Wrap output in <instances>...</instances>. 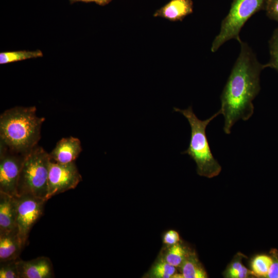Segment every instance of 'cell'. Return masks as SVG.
Instances as JSON below:
<instances>
[{"instance_id": "1", "label": "cell", "mask_w": 278, "mask_h": 278, "mask_svg": "<svg viewBox=\"0 0 278 278\" xmlns=\"http://www.w3.org/2000/svg\"><path fill=\"white\" fill-rule=\"evenodd\" d=\"M238 56L220 95L219 110L224 117L223 131L231 133L239 120H248L254 112L253 101L260 90V75L266 67L248 43L241 40Z\"/></svg>"}, {"instance_id": "2", "label": "cell", "mask_w": 278, "mask_h": 278, "mask_svg": "<svg viewBox=\"0 0 278 278\" xmlns=\"http://www.w3.org/2000/svg\"><path fill=\"white\" fill-rule=\"evenodd\" d=\"M35 107H15L0 116L1 142L10 150L26 155L40 138L44 117H38Z\"/></svg>"}, {"instance_id": "3", "label": "cell", "mask_w": 278, "mask_h": 278, "mask_svg": "<svg viewBox=\"0 0 278 278\" xmlns=\"http://www.w3.org/2000/svg\"><path fill=\"white\" fill-rule=\"evenodd\" d=\"M175 112L181 113L188 120L190 127V137L188 147L181 152L187 154L196 163L197 172L200 176L212 178L218 176L221 167L212 152L206 134L210 123L220 114L219 110L205 120L198 118L192 106L186 109L174 107Z\"/></svg>"}, {"instance_id": "4", "label": "cell", "mask_w": 278, "mask_h": 278, "mask_svg": "<svg viewBox=\"0 0 278 278\" xmlns=\"http://www.w3.org/2000/svg\"><path fill=\"white\" fill-rule=\"evenodd\" d=\"M50 161L49 153L38 145L25 155L18 182V196L31 195L47 201Z\"/></svg>"}, {"instance_id": "5", "label": "cell", "mask_w": 278, "mask_h": 278, "mask_svg": "<svg viewBox=\"0 0 278 278\" xmlns=\"http://www.w3.org/2000/svg\"><path fill=\"white\" fill-rule=\"evenodd\" d=\"M267 0H233L231 8L221 22L219 32L212 43L216 52L224 43L234 39L241 41L240 32L247 21L255 13L265 9Z\"/></svg>"}, {"instance_id": "6", "label": "cell", "mask_w": 278, "mask_h": 278, "mask_svg": "<svg viewBox=\"0 0 278 278\" xmlns=\"http://www.w3.org/2000/svg\"><path fill=\"white\" fill-rule=\"evenodd\" d=\"M46 201L31 195L16 197L18 234L23 247L32 227L42 216Z\"/></svg>"}, {"instance_id": "7", "label": "cell", "mask_w": 278, "mask_h": 278, "mask_svg": "<svg viewBox=\"0 0 278 278\" xmlns=\"http://www.w3.org/2000/svg\"><path fill=\"white\" fill-rule=\"evenodd\" d=\"M0 192L17 197V185L25 155L0 144Z\"/></svg>"}, {"instance_id": "8", "label": "cell", "mask_w": 278, "mask_h": 278, "mask_svg": "<svg viewBox=\"0 0 278 278\" xmlns=\"http://www.w3.org/2000/svg\"><path fill=\"white\" fill-rule=\"evenodd\" d=\"M82 180L74 162L62 164L51 161L48 178L46 199L58 194L74 189Z\"/></svg>"}, {"instance_id": "9", "label": "cell", "mask_w": 278, "mask_h": 278, "mask_svg": "<svg viewBox=\"0 0 278 278\" xmlns=\"http://www.w3.org/2000/svg\"><path fill=\"white\" fill-rule=\"evenodd\" d=\"M20 278H53L55 277L50 259L45 256L23 260H16Z\"/></svg>"}, {"instance_id": "10", "label": "cell", "mask_w": 278, "mask_h": 278, "mask_svg": "<svg viewBox=\"0 0 278 278\" xmlns=\"http://www.w3.org/2000/svg\"><path fill=\"white\" fill-rule=\"evenodd\" d=\"M82 151L80 141L70 136L59 140L49 153L51 161L62 164L74 162Z\"/></svg>"}, {"instance_id": "11", "label": "cell", "mask_w": 278, "mask_h": 278, "mask_svg": "<svg viewBox=\"0 0 278 278\" xmlns=\"http://www.w3.org/2000/svg\"><path fill=\"white\" fill-rule=\"evenodd\" d=\"M192 0H170L153 13L155 18H161L172 22L181 21L193 12Z\"/></svg>"}, {"instance_id": "12", "label": "cell", "mask_w": 278, "mask_h": 278, "mask_svg": "<svg viewBox=\"0 0 278 278\" xmlns=\"http://www.w3.org/2000/svg\"><path fill=\"white\" fill-rule=\"evenodd\" d=\"M16 197L0 192V234L16 229Z\"/></svg>"}, {"instance_id": "13", "label": "cell", "mask_w": 278, "mask_h": 278, "mask_svg": "<svg viewBox=\"0 0 278 278\" xmlns=\"http://www.w3.org/2000/svg\"><path fill=\"white\" fill-rule=\"evenodd\" d=\"M23 247L17 229L0 234V262L19 258Z\"/></svg>"}, {"instance_id": "14", "label": "cell", "mask_w": 278, "mask_h": 278, "mask_svg": "<svg viewBox=\"0 0 278 278\" xmlns=\"http://www.w3.org/2000/svg\"><path fill=\"white\" fill-rule=\"evenodd\" d=\"M181 267V273H176L173 278H205L207 274L201 264L193 254H188Z\"/></svg>"}, {"instance_id": "15", "label": "cell", "mask_w": 278, "mask_h": 278, "mask_svg": "<svg viewBox=\"0 0 278 278\" xmlns=\"http://www.w3.org/2000/svg\"><path fill=\"white\" fill-rule=\"evenodd\" d=\"M42 56L43 53L39 50L35 51L22 50L2 52L0 54V64H7Z\"/></svg>"}, {"instance_id": "16", "label": "cell", "mask_w": 278, "mask_h": 278, "mask_svg": "<svg viewBox=\"0 0 278 278\" xmlns=\"http://www.w3.org/2000/svg\"><path fill=\"white\" fill-rule=\"evenodd\" d=\"M188 255V254L185 248L178 242L170 246L165 253L163 259L177 267L182 265Z\"/></svg>"}, {"instance_id": "17", "label": "cell", "mask_w": 278, "mask_h": 278, "mask_svg": "<svg viewBox=\"0 0 278 278\" xmlns=\"http://www.w3.org/2000/svg\"><path fill=\"white\" fill-rule=\"evenodd\" d=\"M273 258L267 255L263 254L255 256L251 263L253 274L267 277Z\"/></svg>"}, {"instance_id": "18", "label": "cell", "mask_w": 278, "mask_h": 278, "mask_svg": "<svg viewBox=\"0 0 278 278\" xmlns=\"http://www.w3.org/2000/svg\"><path fill=\"white\" fill-rule=\"evenodd\" d=\"M176 272V267L162 258L151 268L149 276L155 278H170L173 277Z\"/></svg>"}, {"instance_id": "19", "label": "cell", "mask_w": 278, "mask_h": 278, "mask_svg": "<svg viewBox=\"0 0 278 278\" xmlns=\"http://www.w3.org/2000/svg\"><path fill=\"white\" fill-rule=\"evenodd\" d=\"M270 59L265 64L266 67L274 69L278 72V27L273 31L269 41Z\"/></svg>"}, {"instance_id": "20", "label": "cell", "mask_w": 278, "mask_h": 278, "mask_svg": "<svg viewBox=\"0 0 278 278\" xmlns=\"http://www.w3.org/2000/svg\"><path fill=\"white\" fill-rule=\"evenodd\" d=\"M16 260L1 262L0 278H20Z\"/></svg>"}, {"instance_id": "21", "label": "cell", "mask_w": 278, "mask_h": 278, "mask_svg": "<svg viewBox=\"0 0 278 278\" xmlns=\"http://www.w3.org/2000/svg\"><path fill=\"white\" fill-rule=\"evenodd\" d=\"M265 9L267 16L278 23V0H267Z\"/></svg>"}, {"instance_id": "22", "label": "cell", "mask_w": 278, "mask_h": 278, "mask_svg": "<svg viewBox=\"0 0 278 278\" xmlns=\"http://www.w3.org/2000/svg\"><path fill=\"white\" fill-rule=\"evenodd\" d=\"M180 236L178 232L175 230H169L166 232L163 238V242L168 246H171L178 243Z\"/></svg>"}, {"instance_id": "23", "label": "cell", "mask_w": 278, "mask_h": 278, "mask_svg": "<svg viewBox=\"0 0 278 278\" xmlns=\"http://www.w3.org/2000/svg\"><path fill=\"white\" fill-rule=\"evenodd\" d=\"M244 266L240 262L236 261L234 262L229 268L228 271V276L233 278L234 275L240 271Z\"/></svg>"}, {"instance_id": "24", "label": "cell", "mask_w": 278, "mask_h": 278, "mask_svg": "<svg viewBox=\"0 0 278 278\" xmlns=\"http://www.w3.org/2000/svg\"><path fill=\"white\" fill-rule=\"evenodd\" d=\"M267 277L278 278V258L273 259Z\"/></svg>"}, {"instance_id": "25", "label": "cell", "mask_w": 278, "mask_h": 278, "mask_svg": "<svg viewBox=\"0 0 278 278\" xmlns=\"http://www.w3.org/2000/svg\"><path fill=\"white\" fill-rule=\"evenodd\" d=\"M111 0H95V2L100 4V5H104L108 3H109Z\"/></svg>"}, {"instance_id": "26", "label": "cell", "mask_w": 278, "mask_h": 278, "mask_svg": "<svg viewBox=\"0 0 278 278\" xmlns=\"http://www.w3.org/2000/svg\"><path fill=\"white\" fill-rule=\"evenodd\" d=\"M84 2H94L95 0H81Z\"/></svg>"}]
</instances>
